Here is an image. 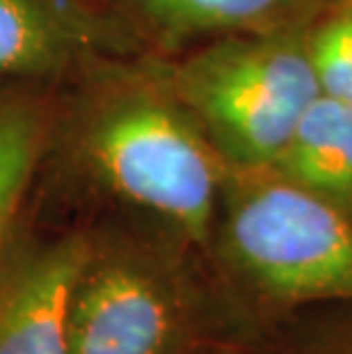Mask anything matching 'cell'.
Returning <instances> with one entry per match:
<instances>
[{
	"instance_id": "9",
	"label": "cell",
	"mask_w": 352,
	"mask_h": 354,
	"mask_svg": "<svg viewBox=\"0 0 352 354\" xmlns=\"http://www.w3.org/2000/svg\"><path fill=\"white\" fill-rule=\"evenodd\" d=\"M272 169L352 217V105L318 94Z\"/></svg>"
},
{
	"instance_id": "2",
	"label": "cell",
	"mask_w": 352,
	"mask_h": 354,
	"mask_svg": "<svg viewBox=\"0 0 352 354\" xmlns=\"http://www.w3.org/2000/svg\"><path fill=\"white\" fill-rule=\"evenodd\" d=\"M85 231L69 295V354H199L229 341L261 343L206 254L117 217Z\"/></svg>"
},
{
	"instance_id": "7",
	"label": "cell",
	"mask_w": 352,
	"mask_h": 354,
	"mask_svg": "<svg viewBox=\"0 0 352 354\" xmlns=\"http://www.w3.org/2000/svg\"><path fill=\"white\" fill-rule=\"evenodd\" d=\"M156 55L243 32L309 28L341 0H106Z\"/></svg>"
},
{
	"instance_id": "8",
	"label": "cell",
	"mask_w": 352,
	"mask_h": 354,
	"mask_svg": "<svg viewBox=\"0 0 352 354\" xmlns=\"http://www.w3.org/2000/svg\"><path fill=\"white\" fill-rule=\"evenodd\" d=\"M55 87L0 80V252L33 194L53 119Z\"/></svg>"
},
{
	"instance_id": "1",
	"label": "cell",
	"mask_w": 352,
	"mask_h": 354,
	"mask_svg": "<svg viewBox=\"0 0 352 354\" xmlns=\"http://www.w3.org/2000/svg\"><path fill=\"white\" fill-rule=\"evenodd\" d=\"M224 169L163 55L110 57L55 87L28 203L78 227L117 217L208 256Z\"/></svg>"
},
{
	"instance_id": "3",
	"label": "cell",
	"mask_w": 352,
	"mask_h": 354,
	"mask_svg": "<svg viewBox=\"0 0 352 354\" xmlns=\"http://www.w3.org/2000/svg\"><path fill=\"white\" fill-rule=\"evenodd\" d=\"M208 263L261 331L266 313L352 302V217L272 167H227Z\"/></svg>"
},
{
	"instance_id": "6",
	"label": "cell",
	"mask_w": 352,
	"mask_h": 354,
	"mask_svg": "<svg viewBox=\"0 0 352 354\" xmlns=\"http://www.w3.org/2000/svg\"><path fill=\"white\" fill-rule=\"evenodd\" d=\"M142 53L151 50L106 0H0V80L62 85Z\"/></svg>"
},
{
	"instance_id": "5",
	"label": "cell",
	"mask_w": 352,
	"mask_h": 354,
	"mask_svg": "<svg viewBox=\"0 0 352 354\" xmlns=\"http://www.w3.org/2000/svg\"><path fill=\"white\" fill-rule=\"evenodd\" d=\"M87 231L26 203L0 252V354H69V295Z\"/></svg>"
},
{
	"instance_id": "10",
	"label": "cell",
	"mask_w": 352,
	"mask_h": 354,
	"mask_svg": "<svg viewBox=\"0 0 352 354\" xmlns=\"http://www.w3.org/2000/svg\"><path fill=\"white\" fill-rule=\"evenodd\" d=\"M320 94L352 105V0H341L306 30Z\"/></svg>"
},
{
	"instance_id": "4",
	"label": "cell",
	"mask_w": 352,
	"mask_h": 354,
	"mask_svg": "<svg viewBox=\"0 0 352 354\" xmlns=\"http://www.w3.org/2000/svg\"><path fill=\"white\" fill-rule=\"evenodd\" d=\"M306 30L243 32L165 57L176 94L229 169L272 167L320 94Z\"/></svg>"
},
{
	"instance_id": "13",
	"label": "cell",
	"mask_w": 352,
	"mask_h": 354,
	"mask_svg": "<svg viewBox=\"0 0 352 354\" xmlns=\"http://www.w3.org/2000/svg\"><path fill=\"white\" fill-rule=\"evenodd\" d=\"M341 341H343V343H346V345H348V348L352 350V334H348V336H343V338H341Z\"/></svg>"
},
{
	"instance_id": "12",
	"label": "cell",
	"mask_w": 352,
	"mask_h": 354,
	"mask_svg": "<svg viewBox=\"0 0 352 354\" xmlns=\"http://www.w3.org/2000/svg\"><path fill=\"white\" fill-rule=\"evenodd\" d=\"M199 354H259V345L252 343H241V341H229V343H220L213 345Z\"/></svg>"
},
{
	"instance_id": "11",
	"label": "cell",
	"mask_w": 352,
	"mask_h": 354,
	"mask_svg": "<svg viewBox=\"0 0 352 354\" xmlns=\"http://www.w3.org/2000/svg\"><path fill=\"white\" fill-rule=\"evenodd\" d=\"M288 354H352V350L341 341H329V343H316V345H304V348H295Z\"/></svg>"
}]
</instances>
